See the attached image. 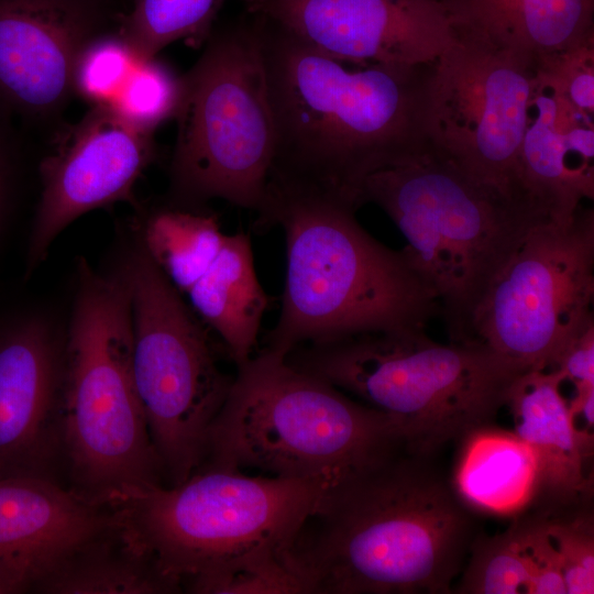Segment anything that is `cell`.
<instances>
[{
	"label": "cell",
	"instance_id": "6da1fadb",
	"mask_svg": "<svg viewBox=\"0 0 594 594\" xmlns=\"http://www.w3.org/2000/svg\"><path fill=\"white\" fill-rule=\"evenodd\" d=\"M407 450L327 491L286 552L306 594H447L472 537L452 485Z\"/></svg>",
	"mask_w": 594,
	"mask_h": 594
},
{
	"label": "cell",
	"instance_id": "7a4b0ae2",
	"mask_svg": "<svg viewBox=\"0 0 594 594\" xmlns=\"http://www.w3.org/2000/svg\"><path fill=\"white\" fill-rule=\"evenodd\" d=\"M257 18L274 120L267 182L358 209L360 179L421 136L433 64L345 63Z\"/></svg>",
	"mask_w": 594,
	"mask_h": 594
},
{
	"label": "cell",
	"instance_id": "3957f363",
	"mask_svg": "<svg viewBox=\"0 0 594 594\" xmlns=\"http://www.w3.org/2000/svg\"><path fill=\"white\" fill-rule=\"evenodd\" d=\"M338 199L266 184L255 228L280 227L286 275L278 320L265 350L424 329L439 312L433 290L410 263L369 234Z\"/></svg>",
	"mask_w": 594,
	"mask_h": 594
},
{
	"label": "cell",
	"instance_id": "277c9868",
	"mask_svg": "<svg viewBox=\"0 0 594 594\" xmlns=\"http://www.w3.org/2000/svg\"><path fill=\"white\" fill-rule=\"evenodd\" d=\"M355 201L393 220L436 294L451 341L462 343L495 275L536 224L552 220L529 197L476 177L422 134L367 172Z\"/></svg>",
	"mask_w": 594,
	"mask_h": 594
},
{
	"label": "cell",
	"instance_id": "5b68a950",
	"mask_svg": "<svg viewBox=\"0 0 594 594\" xmlns=\"http://www.w3.org/2000/svg\"><path fill=\"white\" fill-rule=\"evenodd\" d=\"M405 450L386 414L264 349L237 367L200 468L323 480L333 487Z\"/></svg>",
	"mask_w": 594,
	"mask_h": 594
},
{
	"label": "cell",
	"instance_id": "8992f818",
	"mask_svg": "<svg viewBox=\"0 0 594 594\" xmlns=\"http://www.w3.org/2000/svg\"><path fill=\"white\" fill-rule=\"evenodd\" d=\"M65 484L109 505L132 488L164 484L138 396L125 271L101 273L84 257L65 330L62 381Z\"/></svg>",
	"mask_w": 594,
	"mask_h": 594
},
{
	"label": "cell",
	"instance_id": "52a82bcc",
	"mask_svg": "<svg viewBox=\"0 0 594 594\" xmlns=\"http://www.w3.org/2000/svg\"><path fill=\"white\" fill-rule=\"evenodd\" d=\"M285 358L386 414L407 451L424 458L491 424L522 373L484 345L442 344L424 329L299 345Z\"/></svg>",
	"mask_w": 594,
	"mask_h": 594
},
{
	"label": "cell",
	"instance_id": "ba28073f",
	"mask_svg": "<svg viewBox=\"0 0 594 594\" xmlns=\"http://www.w3.org/2000/svg\"><path fill=\"white\" fill-rule=\"evenodd\" d=\"M169 204L222 199L257 211L274 154V120L260 20L211 33L182 76L174 116Z\"/></svg>",
	"mask_w": 594,
	"mask_h": 594
},
{
	"label": "cell",
	"instance_id": "9c48e42d",
	"mask_svg": "<svg viewBox=\"0 0 594 594\" xmlns=\"http://www.w3.org/2000/svg\"><path fill=\"white\" fill-rule=\"evenodd\" d=\"M332 485L200 468L177 485L127 491L109 504L179 585L246 553L286 552Z\"/></svg>",
	"mask_w": 594,
	"mask_h": 594
},
{
	"label": "cell",
	"instance_id": "30bf717a",
	"mask_svg": "<svg viewBox=\"0 0 594 594\" xmlns=\"http://www.w3.org/2000/svg\"><path fill=\"white\" fill-rule=\"evenodd\" d=\"M121 264L130 285L135 387L164 484L173 486L202 464L234 376L221 369L209 329L138 239Z\"/></svg>",
	"mask_w": 594,
	"mask_h": 594
},
{
	"label": "cell",
	"instance_id": "8fae6325",
	"mask_svg": "<svg viewBox=\"0 0 594 594\" xmlns=\"http://www.w3.org/2000/svg\"><path fill=\"white\" fill-rule=\"evenodd\" d=\"M594 212L536 224L495 275L474 310L469 343L522 372L549 370L594 324Z\"/></svg>",
	"mask_w": 594,
	"mask_h": 594
},
{
	"label": "cell",
	"instance_id": "7c38bea8",
	"mask_svg": "<svg viewBox=\"0 0 594 594\" xmlns=\"http://www.w3.org/2000/svg\"><path fill=\"white\" fill-rule=\"evenodd\" d=\"M455 26L430 69L421 133L476 177L532 198L520 183L519 153L536 63Z\"/></svg>",
	"mask_w": 594,
	"mask_h": 594
},
{
	"label": "cell",
	"instance_id": "4fadbf2b",
	"mask_svg": "<svg viewBox=\"0 0 594 594\" xmlns=\"http://www.w3.org/2000/svg\"><path fill=\"white\" fill-rule=\"evenodd\" d=\"M154 157L153 133L131 124L109 106H92L69 127L40 165L42 191L28 243L26 275L77 218L131 200L136 179Z\"/></svg>",
	"mask_w": 594,
	"mask_h": 594
},
{
	"label": "cell",
	"instance_id": "5bb4252c",
	"mask_svg": "<svg viewBox=\"0 0 594 594\" xmlns=\"http://www.w3.org/2000/svg\"><path fill=\"white\" fill-rule=\"evenodd\" d=\"M254 15L350 64L432 65L457 35L441 0H245Z\"/></svg>",
	"mask_w": 594,
	"mask_h": 594
},
{
	"label": "cell",
	"instance_id": "9a60e30c",
	"mask_svg": "<svg viewBox=\"0 0 594 594\" xmlns=\"http://www.w3.org/2000/svg\"><path fill=\"white\" fill-rule=\"evenodd\" d=\"M64 340L65 330L40 315L0 327V479L32 476L66 486Z\"/></svg>",
	"mask_w": 594,
	"mask_h": 594
},
{
	"label": "cell",
	"instance_id": "2e32d148",
	"mask_svg": "<svg viewBox=\"0 0 594 594\" xmlns=\"http://www.w3.org/2000/svg\"><path fill=\"white\" fill-rule=\"evenodd\" d=\"M106 0H0V116L55 117L77 58L106 33Z\"/></svg>",
	"mask_w": 594,
	"mask_h": 594
},
{
	"label": "cell",
	"instance_id": "e0dca14e",
	"mask_svg": "<svg viewBox=\"0 0 594 594\" xmlns=\"http://www.w3.org/2000/svg\"><path fill=\"white\" fill-rule=\"evenodd\" d=\"M114 517L56 482L0 479V594L33 593L56 559Z\"/></svg>",
	"mask_w": 594,
	"mask_h": 594
},
{
	"label": "cell",
	"instance_id": "ac0fdd59",
	"mask_svg": "<svg viewBox=\"0 0 594 594\" xmlns=\"http://www.w3.org/2000/svg\"><path fill=\"white\" fill-rule=\"evenodd\" d=\"M594 116L574 107L537 68L519 153L525 190L558 222L594 197Z\"/></svg>",
	"mask_w": 594,
	"mask_h": 594
},
{
	"label": "cell",
	"instance_id": "d6986e66",
	"mask_svg": "<svg viewBox=\"0 0 594 594\" xmlns=\"http://www.w3.org/2000/svg\"><path fill=\"white\" fill-rule=\"evenodd\" d=\"M563 382L552 371L530 370L513 382L506 400L515 432L532 450L539 470V496L570 504L590 492L587 463L593 448L575 431Z\"/></svg>",
	"mask_w": 594,
	"mask_h": 594
},
{
	"label": "cell",
	"instance_id": "ffe728a7",
	"mask_svg": "<svg viewBox=\"0 0 594 594\" xmlns=\"http://www.w3.org/2000/svg\"><path fill=\"white\" fill-rule=\"evenodd\" d=\"M114 510V509H113ZM116 513L105 528L65 551L36 583L37 594H170L182 588Z\"/></svg>",
	"mask_w": 594,
	"mask_h": 594
},
{
	"label": "cell",
	"instance_id": "44dd1931",
	"mask_svg": "<svg viewBox=\"0 0 594 594\" xmlns=\"http://www.w3.org/2000/svg\"><path fill=\"white\" fill-rule=\"evenodd\" d=\"M457 24L536 64L594 35V0H442Z\"/></svg>",
	"mask_w": 594,
	"mask_h": 594
},
{
	"label": "cell",
	"instance_id": "7402d4cb",
	"mask_svg": "<svg viewBox=\"0 0 594 594\" xmlns=\"http://www.w3.org/2000/svg\"><path fill=\"white\" fill-rule=\"evenodd\" d=\"M185 295L237 367L252 358L268 296L258 282L246 233L226 234L212 264Z\"/></svg>",
	"mask_w": 594,
	"mask_h": 594
},
{
	"label": "cell",
	"instance_id": "603a6c76",
	"mask_svg": "<svg viewBox=\"0 0 594 594\" xmlns=\"http://www.w3.org/2000/svg\"><path fill=\"white\" fill-rule=\"evenodd\" d=\"M452 487L468 508L519 515L539 496L536 457L515 431L477 427L461 439Z\"/></svg>",
	"mask_w": 594,
	"mask_h": 594
},
{
	"label": "cell",
	"instance_id": "cb8c5ba5",
	"mask_svg": "<svg viewBox=\"0 0 594 594\" xmlns=\"http://www.w3.org/2000/svg\"><path fill=\"white\" fill-rule=\"evenodd\" d=\"M224 238L216 215L170 204L148 213L138 237L148 256L180 294H186L206 273Z\"/></svg>",
	"mask_w": 594,
	"mask_h": 594
},
{
	"label": "cell",
	"instance_id": "d4e9b609",
	"mask_svg": "<svg viewBox=\"0 0 594 594\" xmlns=\"http://www.w3.org/2000/svg\"><path fill=\"white\" fill-rule=\"evenodd\" d=\"M227 0H135L119 34L138 59H150L176 41L197 48L206 43Z\"/></svg>",
	"mask_w": 594,
	"mask_h": 594
},
{
	"label": "cell",
	"instance_id": "484cf974",
	"mask_svg": "<svg viewBox=\"0 0 594 594\" xmlns=\"http://www.w3.org/2000/svg\"><path fill=\"white\" fill-rule=\"evenodd\" d=\"M286 552L263 549L189 578L183 591L195 594H306Z\"/></svg>",
	"mask_w": 594,
	"mask_h": 594
},
{
	"label": "cell",
	"instance_id": "4316f807",
	"mask_svg": "<svg viewBox=\"0 0 594 594\" xmlns=\"http://www.w3.org/2000/svg\"><path fill=\"white\" fill-rule=\"evenodd\" d=\"M470 558L455 592L463 594L528 593L529 572L516 521L493 537L473 539Z\"/></svg>",
	"mask_w": 594,
	"mask_h": 594
},
{
	"label": "cell",
	"instance_id": "83f0119b",
	"mask_svg": "<svg viewBox=\"0 0 594 594\" xmlns=\"http://www.w3.org/2000/svg\"><path fill=\"white\" fill-rule=\"evenodd\" d=\"M182 89V76L155 57L140 61L117 97L109 105L119 116L144 131L174 118Z\"/></svg>",
	"mask_w": 594,
	"mask_h": 594
},
{
	"label": "cell",
	"instance_id": "f1b7e54d",
	"mask_svg": "<svg viewBox=\"0 0 594 594\" xmlns=\"http://www.w3.org/2000/svg\"><path fill=\"white\" fill-rule=\"evenodd\" d=\"M139 62L119 33H103L88 43L77 58L74 92L92 106H109Z\"/></svg>",
	"mask_w": 594,
	"mask_h": 594
},
{
	"label": "cell",
	"instance_id": "f546056e",
	"mask_svg": "<svg viewBox=\"0 0 594 594\" xmlns=\"http://www.w3.org/2000/svg\"><path fill=\"white\" fill-rule=\"evenodd\" d=\"M559 554L566 594L594 593V526L588 512L546 517Z\"/></svg>",
	"mask_w": 594,
	"mask_h": 594
},
{
	"label": "cell",
	"instance_id": "4dcf8cb0",
	"mask_svg": "<svg viewBox=\"0 0 594 594\" xmlns=\"http://www.w3.org/2000/svg\"><path fill=\"white\" fill-rule=\"evenodd\" d=\"M536 66L574 107L594 116V35L543 57Z\"/></svg>",
	"mask_w": 594,
	"mask_h": 594
},
{
	"label": "cell",
	"instance_id": "1f68e13d",
	"mask_svg": "<svg viewBox=\"0 0 594 594\" xmlns=\"http://www.w3.org/2000/svg\"><path fill=\"white\" fill-rule=\"evenodd\" d=\"M547 515L516 521L528 565L530 594H566L559 554L548 532Z\"/></svg>",
	"mask_w": 594,
	"mask_h": 594
},
{
	"label": "cell",
	"instance_id": "d6a6232c",
	"mask_svg": "<svg viewBox=\"0 0 594 594\" xmlns=\"http://www.w3.org/2000/svg\"><path fill=\"white\" fill-rule=\"evenodd\" d=\"M570 382L575 391L594 387V324L573 339L549 370Z\"/></svg>",
	"mask_w": 594,
	"mask_h": 594
},
{
	"label": "cell",
	"instance_id": "836d02e7",
	"mask_svg": "<svg viewBox=\"0 0 594 594\" xmlns=\"http://www.w3.org/2000/svg\"><path fill=\"white\" fill-rule=\"evenodd\" d=\"M4 119L0 116V226L8 201L13 166L12 143L4 127Z\"/></svg>",
	"mask_w": 594,
	"mask_h": 594
},
{
	"label": "cell",
	"instance_id": "e575fe53",
	"mask_svg": "<svg viewBox=\"0 0 594 594\" xmlns=\"http://www.w3.org/2000/svg\"><path fill=\"white\" fill-rule=\"evenodd\" d=\"M442 1V0H441Z\"/></svg>",
	"mask_w": 594,
	"mask_h": 594
}]
</instances>
